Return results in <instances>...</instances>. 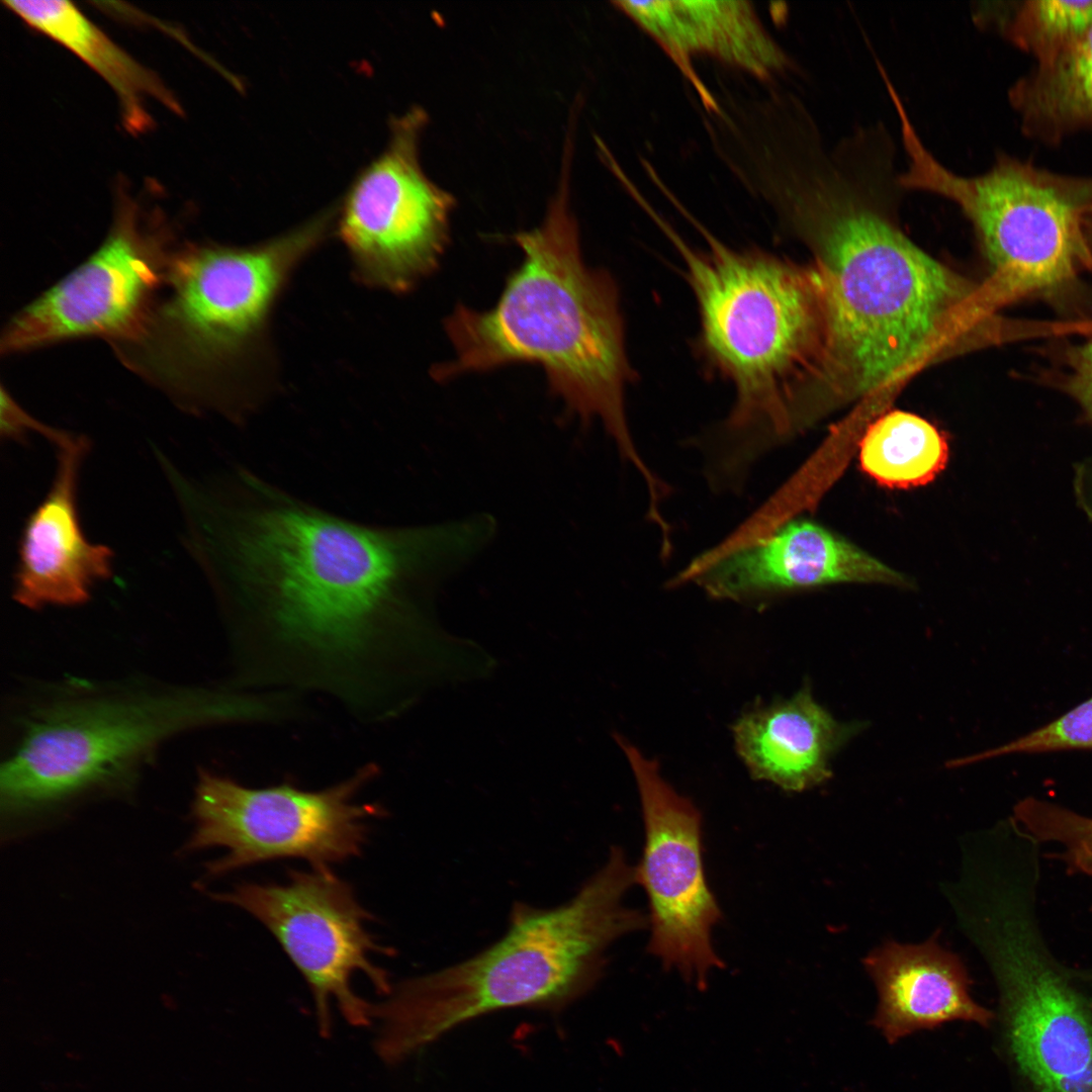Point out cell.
<instances>
[{
    "label": "cell",
    "instance_id": "6da1fadb",
    "mask_svg": "<svg viewBox=\"0 0 1092 1092\" xmlns=\"http://www.w3.org/2000/svg\"><path fill=\"white\" fill-rule=\"evenodd\" d=\"M181 509L245 685L317 692L355 717L405 710L427 679L441 584L488 546L492 516L360 523L237 468L197 481Z\"/></svg>",
    "mask_w": 1092,
    "mask_h": 1092
},
{
    "label": "cell",
    "instance_id": "7a4b0ae2",
    "mask_svg": "<svg viewBox=\"0 0 1092 1092\" xmlns=\"http://www.w3.org/2000/svg\"><path fill=\"white\" fill-rule=\"evenodd\" d=\"M890 139L803 141L764 171L758 198L814 255L826 323L822 390L889 388L934 357L995 340L983 291L913 244L889 210L906 190Z\"/></svg>",
    "mask_w": 1092,
    "mask_h": 1092
},
{
    "label": "cell",
    "instance_id": "3957f363",
    "mask_svg": "<svg viewBox=\"0 0 1092 1092\" xmlns=\"http://www.w3.org/2000/svg\"><path fill=\"white\" fill-rule=\"evenodd\" d=\"M566 178L543 222L514 236L523 262L495 305L485 311L458 305L446 317L455 358L433 372L448 380L517 362L540 365L567 413L583 425L599 419L621 457L654 491L660 479L640 456L626 417L633 371L618 289L606 271L583 261Z\"/></svg>",
    "mask_w": 1092,
    "mask_h": 1092
},
{
    "label": "cell",
    "instance_id": "277c9868",
    "mask_svg": "<svg viewBox=\"0 0 1092 1092\" xmlns=\"http://www.w3.org/2000/svg\"><path fill=\"white\" fill-rule=\"evenodd\" d=\"M636 884L620 847L566 902L514 905L504 935L467 960L392 986L375 1005L374 1050L400 1064L474 1018L511 1008L557 1011L601 979L607 949L648 927L624 901Z\"/></svg>",
    "mask_w": 1092,
    "mask_h": 1092
},
{
    "label": "cell",
    "instance_id": "5b68a950",
    "mask_svg": "<svg viewBox=\"0 0 1092 1092\" xmlns=\"http://www.w3.org/2000/svg\"><path fill=\"white\" fill-rule=\"evenodd\" d=\"M684 213L706 250L687 244L655 210L649 216L682 258L700 314L697 351L735 390L721 433L731 442L724 456L745 468L790 435V418L819 391L826 353L821 288L813 267L732 249Z\"/></svg>",
    "mask_w": 1092,
    "mask_h": 1092
},
{
    "label": "cell",
    "instance_id": "8992f818",
    "mask_svg": "<svg viewBox=\"0 0 1092 1092\" xmlns=\"http://www.w3.org/2000/svg\"><path fill=\"white\" fill-rule=\"evenodd\" d=\"M323 215L253 248L189 245L170 256L164 286L128 360L185 406L225 413L218 379L260 348L289 272L327 229Z\"/></svg>",
    "mask_w": 1092,
    "mask_h": 1092
},
{
    "label": "cell",
    "instance_id": "52a82bcc",
    "mask_svg": "<svg viewBox=\"0 0 1092 1092\" xmlns=\"http://www.w3.org/2000/svg\"><path fill=\"white\" fill-rule=\"evenodd\" d=\"M265 714L258 694L223 688L101 693L47 703L26 716L2 764V802L9 811H24L113 785L177 733L261 722Z\"/></svg>",
    "mask_w": 1092,
    "mask_h": 1092
},
{
    "label": "cell",
    "instance_id": "ba28073f",
    "mask_svg": "<svg viewBox=\"0 0 1092 1092\" xmlns=\"http://www.w3.org/2000/svg\"><path fill=\"white\" fill-rule=\"evenodd\" d=\"M906 191L943 197L972 222L992 267V292L1006 299L1068 285L1086 260L1084 213L1092 185L1002 156L987 171L962 175L926 147L904 106L895 111Z\"/></svg>",
    "mask_w": 1092,
    "mask_h": 1092
},
{
    "label": "cell",
    "instance_id": "9c48e42d",
    "mask_svg": "<svg viewBox=\"0 0 1092 1092\" xmlns=\"http://www.w3.org/2000/svg\"><path fill=\"white\" fill-rule=\"evenodd\" d=\"M974 939L999 992L1000 1041L1026 1092H1092V1001L1052 952L1037 904L1007 903L980 923Z\"/></svg>",
    "mask_w": 1092,
    "mask_h": 1092
},
{
    "label": "cell",
    "instance_id": "30bf717a",
    "mask_svg": "<svg viewBox=\"0 0 1092 1092\" xmlns=\"http://www.w3.org/2000/svg\"><path fill=\"white\" fill-rule=\"evenodd\" d=\"M378 772L375 764H365L333 786L308 791L289 784L249 788L201 771L193 802L196 826L187 849L228 850L206 864L211 876L280 858L329 867L359 855L368 821L381 817L383 808L355 799Z\"/></svg>",
    "mask_w": 1092,
    "mask_h": 1092
},
{
    "label": "cell",
    "instance_id": "8fae6325",
    "mask_svg": "<svg viewBox=\"0 0 1092 1092\" xmlns=\"http://www.w3.org/2000/svg\"><path fill=\"white\" fill-rule=\"evenodd\" d=\"M213 897L244 909L273 934L309 987L323 1036L333 1028L331 1003L351 1025L373 1024L374 1005L354 992L351 981L362 973L378 993L389 994V975L369 956L390 950L375 942L365 928L372 916L329 867L290 871L282 885L239 884Z\"/></svg>",
    "mask_w": 1092,
    "mask_h": 1092
},
{
    "label": "cell",
    "instance_id": "7c38bea8",
    "mask_svg": "<svg viewBox=\"0 0 1092 1092\" xmlns=\"http://www.w3.org/2000/svg\"><path fill=\"white\" fill-rule=\"evenodd\" d=\"M426 122L421 107L391 121L387 146L357 175L341 208L340 234L358 274L392 291L433 272L449 242L455 199L419 160Z\"/></svg>",
    "mask_w": 1092,
    "mask_h": 1092
},
{
    "label": "cell",
    "instance_id": "4fadbf2b",
    "mask_svg": "<svg viewBox=\"0 0 1092 1092\" xmlns=\"http://www.w3.org/2000/svg\"><path fill=\"white\" fill-rule=\"evenodd\" d=\"M139 203L118 193L113 224L80 266L17 312L3 333V353L98 336L127 346L142 334L164 285L165 232Z\"/></svg>",
    "mask_w": 1092,
    "mask_h": 1092
},
{
    "label": "cell",
    "instance_id": "5bb4252c",
    "mask_svg": "<svg viewBox=\"0 0 1092 1092\" xmlns=\"http://www.w3.org/2000/svg\"><path fill=\"white\" fill-rule=\"evenodd\" d=\"M632 767L642 806L644 847L636 884L647 897L648 951L665 970L705 989L723 967L712 942L721 910L706 878L702 818L661 776L657 762L616 736Z\"/></svg>",
    "mask_w": 1092,
    "mask_h": 1092
},
{
    "label": "cell",
    "instance_id": "9a60e30c",
    "mask_svg": "<svg viewBox=\"0 0 1092 1092\" xmlns=\"http://www.w3.org/2000/svg\"><path fill=\"white\" fill-rule=\"evenodd\" d=\"M883 562L806 519L787 520L725 551L691 560L672 584L695 582L710 597L737 602L841 582H881Z\"/></svg>",
    "mask_w": 1092,
    "mask_h": 1092
},
{
    "label": "cell",
    "instance_id": "2e32d148",
    "mask_svg": "<svg viewBox=\"0 0 1092 1092\" xmlns=\"http://www.w3.org/2000/svg\"><path fill=\"white\" fill-rule=\"evenodd\" d=\"M54 446V480L25 522L14 573L13 599L32 610L82 605L94 584L113 573L112 549L90 542L79 517L78 484L90 441L66 432Z\"/></svg>",
    "mask_w": 1092,
    "mask_h": 1092
},
{
    "label": "cell",
    "instance_id": "e0dca14e",
    "mask_svg": "<svg viewBox=\"0 0 1092 1092\" xmlns=\"http://www.w3.org/2000/svg\"><path fill=\"white\" fill-rule=\"evenodd\" d=\"M645 31L696 90L704 111L718 107L693 58L707 56L771 83L795 68L748 1H614Z\"/></svg>",
    "mask_w": 1092,
    "mask_h": 1092
},
{
    "label": "cell",
    "instance_id": "ac0fdd59",
    "mask_svg": "<svg viewBox=\"0 0 1092 1092\" xmlns=\"http://www.w3.org/2000/svg\"><path fill=\"white\" fill-rule=\"evenodd\" d=\"M879 996L872 1025L888 1043L951 1021L984 1027L994 1015L972 997V981L960 958L936 935L921 944L888 941L863 961Z\"/></svg>",
    "mask_w": 1092,
    "mask_h": 1092
},
{
    "label": "cell",
    "instance_id": "d6986e66",
    "mask_svg": "<svg viewBox=\"0 0 1092 1092\" xmlns=\"http://www.w3.org/2000/svg\"><path fill=\"white\" fill-rule=\"evenodd\" d=\"M857 730V724L835 720L809 686L744 713L733 727L736 750L752 778L788 792L830 779L831 757Z\"/></svg>",
    "mask_w": 1092,
    "mask_h": 1092
},
{
    "label": "cell",
    "instance_id": "ffe728a7",
    "mask_svg": "<svg viewBox=\"0 0 1092 1092\" xmlns=\"http://www.w3.org/2000/svg\"><path fill=\"white\" fill-rule=\"evenodd\" d=\"M26 25L75 54L108 83L116 94L123 127L146 132L153 119L148 99L181 114L180 103L159 76L139 63L69 1H4Z\"/></svg>",
    "mask_w": 1092,
    "mask_h": 1092
},
{
    "label": "cell",
    "instance_id": "44dd1931",
    "mask_svg": "<svg viewBox=\"0 0 1092 1092\" xmlns=\"http://www.w3.org/2000/svg\"><path fill=\"white\" fill-rule=\"evenodd\" d=\"M1026 125L1053 135L1092 127V28L1071 48L1037 64L1011 89Z\"/></svg>",
    "mask_w": 1092,
    "mask_h": 1092
},
{
    "label": "cell",
    "instance_id": "7402d4cb",
    "mask_svg": "<svg viewBox=\"0 0 1092 1092\" xmlns=\"http://www.w3.org/2000/svg\"><path fill=\"white\" fill-rule=\"evenodd\" d=\"M948 446L926 420L907 412L882 416L860 443L863 471L883 485L910 487L933 479L945 466Z\"/></svg>",
    "mask_w": 1092,
    "mask_h": 1092
},
{
    "label": "cell",
    "instance_id": "603a6c76",
    "mask_svg": "<svg viewBox=\"0 0 1092 1092\" xmlns=\"http://www.w3.org/2000/svg\"><path fill=\"white\" fill-rule=\"evenodd\" d=\"M999 18H1004L997 22L1000 30L1040 64L1074 46L1092 28V0L1026 1Z\"/></svg>",
    "mask_w": 1092,
    "mask_h": 1092
},
{
    "label": "cell",
    "instance_id": "cb8c5ba5",
    "mask_svg": "<svg viewBox=\"0 0 1092 1092\" xmlns=\"http://www.w3.org/2000/svg\"><path fill=\"white\" fill-rule=\"evenodd\" d=\"M1012 818L1040 844L1058 843L1061 851L1049 856L1062 861L1068 874L1092 878V816L1026 797L1014 806Z\"/></svg>",
    "mask_w": 1092,
    "mask_h": 1092
},
{
    "label": "cell",
    "instance_id": "d4e9b609",
    "mask_svg": "<svg viewBox=\"0 0 1092 1092\" xmlns=\"http://www.w3.org/2000/svg\"><path fill=\"white\" fill-rule=\"evenodd\" d=\"M1080 749H1092V697L1021 737L958 762L964 764L1008 754Z\"/></svg>",
    "mask_w": 1092,
    "mask_h": 1092
},
{
    "label": "cell",
    "instance_id": "484cf974",
    "mask_svg": "<svg viewBox=\"0 0 1092 1092\" xmlns=\"http://www.w3.org/2000/svg\"><path fill=\"white\" fill-rule=\"evenodd\" d=\"M0 423L1 438L19 443H25L30 433H36L55 444L64 434L63 430L50 427L32 418L4 389L1 393Z\"/></svg>",
    "mask_w": 1092,
    "mask_h": 1092
},
{
    "label": "cell",
    "instance_id": "4316f807",
    "mask_svg": "<svg viewBox=\"0 0 1092 1092\" xmlns=\"http://www.w3.org/2000/svg\"><path fill=\"white\" fill-rule=\"evenodd\" d=\"M1068 366L1065 387L1092 420V340L1072 349Z\"/></svg>",
    "mask_w": 1092,
    "mask_h": 1092
}]
</instances>
